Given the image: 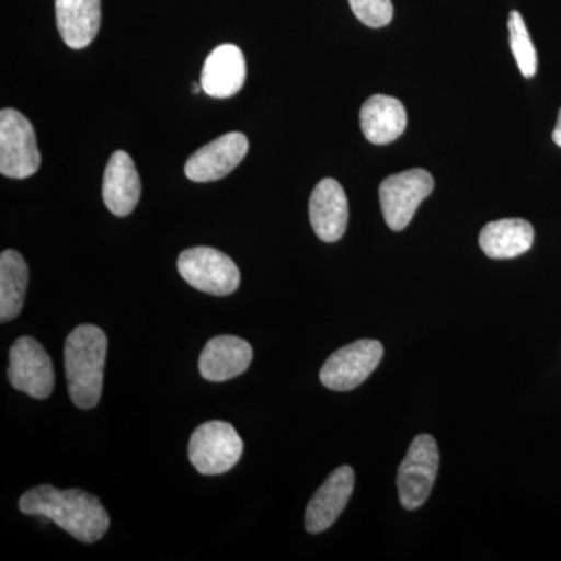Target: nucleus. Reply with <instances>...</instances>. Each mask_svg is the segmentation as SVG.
<instances>
[{
  "mask_svg": "<svg viewBox=\"0 0 561 561\" xmlns=\"http://www.w3.org/2000/svg\"><path fill=\"white\" fill-rule=\"evenodd\" d=\"M27 262L18 251L0 254V321L16 319L24 306L28 286Z\"/></svg>",
  "mask_w": 561,
  "mask_h": 561,
  "instance_id": "6ab92c4d",
  "label": "nucleus"
},
{
  "mask_svg": "<svg viewBox=\"0 0 561 561\" xmlns=\"http://www.w3.org/2000/svg\"><path fill=\"white\" fill-rule=\"evenodd\" d=\"M247 66L242 50L234 44H221L210 51L203 65V92L214 99H228L238 94L245 84Z\"/></svg>",
  "mask_w": 561,
  "mask_h": 561,
  "instance_id": "ddd939ff",
  "label": "nucleus"
},
{
  "mask_svg": "<svg viewBox=\"0 0 561 561\" xmlns=\"http://www.w3.org/2000/svg\"><path fill=\"white\" fill-rule=\"evenodd\" d=\"M139 173L130 154L117 150L111 154L103 175V202L117 217L131 214L140 198Z\"/></svg>",
  "mask_w": 561,
  "mask_h": 561,
  "instance_id": "2eb2a0df",
  "label": "nucleus"
},
{
  "mask_svg": "<svg viewBox=\"0 0 561 561\" xmlns=\"http://www.w3.org/2000/svg\"><path fill=\"white\" fill-rule=\"evenodd\" d=\"M348 198L342 184L324 179L317 184L309 201V219L320 241H341L348 227Z\"/></svg>",
  "mask_w": 561,
  "mask_h": 561,
  "instance_id": "9b49d317",
  "label": "nucleus"
},
{
  "mask_svg": "<svg viewBox=\"0 0 561 561\" xmlns=\"http://www.w3.org/2000/svg\"><path fill=\"white\" fill-rule=\"evenodd\" d=\"M434 186V179L424 169H412L383 180L379 186V201L390 230L408 228L421 202L430 197Z\"/></svg>",
  "mask_w": 561,
  "mask_h": 561,
  "instance_id": "0eeeda50",
  "label": "nucleus"
},
{
  "mask_svg": "<svg viewBox=\"0 0 561 561\" xmlns=\"http://www.w3.org/2000/svg\"><path fill=\"white\" fill-rule=\"evenodd\" d=\"M41 165L32 122L20 111L5 108L0 113V173L9 179L24 180L35 175Z\"/></svg>",
  "mask_w": 561,
  "mask_h": 561,
  "instance_id": "7ed1b4c3",
  "label": "nucleus"
},
{
  "mask_svg": "<svg viewBox=\"0 0 561 561\" xmlns=\"http://www.w3.org/2000/svg\"><path fill=\"white\" fill-rule=\"evenodd\" d=\"M534 227L523 219L490 221L479 234V245L491 260H513L534 245Z\"/></svg>",
  "mask_w": 561,
  "mask_h": 561,
  "instance_id": "a211bd4d",
  "label": "nucleus"
},
{
  "mask_svg": "<svg viewBox=\"0 0 561 561\" xmlns=\"http://www.w3.org/2000/svg\"><path fill=\"white\" fill-rule=\"evenodd\" d=\"M440 453L432 435H419L412 442L398 470L397 485L405 511H416L430 497L437 479Z\"/></svg>",
  "mask_w": 561,
  "mask_h": 561,
  "instance_id": "423d86ee",
  "label": "nucleus"
},
{
  "mask_svg": "<svg viewBox=\"0 0 561 561\" xmlns=\"http://www.w3.org/2000/svg\"><path fill=\"white\" fill-rule=\"evenodd\" d=\"M179 272L194 289L216 297L234 294L241 284V272L234 261L210 247L184 250L179 257Z\"/></svg>",
  "mask_w": 561,
  "mask_h": 561,
  "instance_id": "20e7f679",
  "label": "nucleus"
},
{
  "mask_svg": "<svg viewBox=\"0 0 561 561\" xmlns=\"http://www.w3.org/2000/svg\"><path fill=\"white\" fill-rule=\"evenodd\" d=\"M552 140L557 146L561 147V108L559 111V121H557L556 128H553Z\"/></svg>",
  "mask_w": 561,
  "mask_h": 561,
  "instance_id": "4be33fe9",
  "label": "nucleus"
},
{
  "mask_svg": "<svg viewBox=\"0 0 561 561\" xmlns=\"http://www.w3.org/2000/svg\"><path fill=\"white\" fill-rule=\"evenodd\" d=\"M383 346L378 341H357L331 354L320 371V381L328 389L350 391L370 378L381 364Z\"/></svg>",
  "mask_w": 561,
  "mask_h": 561,
  "instance_id": "6e6552de",
  "label": "nucleus"
},
{
  "mask_svg": "<svg viewBox=\"0 0 561 561\" xmlns=\"http://www.w3.org/2000/svg\"><path fill=\"white\" fill-rule=\"evenodd\" d=\"M57 25L70 49H84L98 36L102 22L101 0H55Z\"/></svg>",
  "mask_w": 561,
  "mask_h": 561,
  "instance_id": "dca6fc26",
  "label": "nucleus"
},
{
  "mask_svg": "<svg viewBox=\"0 0 561 561\" xmlns=\"http://www.w3.org/2000/svg\"><path fill=\"white\" fill-rule=\"evenodd\" d=\"M354 16L371 28H381L393 20L391 0H348Z\"/></svg>",
  "mask_w": 561,
  "mask_h": 561,
  "instance_id": "412c9836",
  "label": "nucleus"
},
{
  "mask_svg": "<svg viewBox=\"0 0 561 561\" xmlns=\"http://www.w3.org/2000/svg\"><path fill=\"white\" fill-rule=\"evenodd\" d=\"M108 341L94 324H81L70 332L65 345L66 378L70 400L79 409L99 404L103 389Z\"/></svg>",
  "mask_w": 561,
  "mask_h": 561,
  "instance_id": "f03ea898",
  "label": "nucleus"
},
{
  "mask_svg": "<svg viewBox=\"0 0 561 561\" xmlns=\"http://www.w3.org/2000/svg\"><path fill=\"white\" fill-rule=\"evenodd\" d=\"M354 479L353 468L346 465L331 472L306 508L305 524L309 534H321L337 522L353 494Z\"/></svg>",
  "mask_w": 561,
  "mask_h": 561,
  "instance_id": "f8f14e48",
  "label": "nucleus"
},
{
  "mask_svg": "<svg viewBox=\"0 0 561 561\" xmlns=\"http://www.w3.org/2000/svg\"><path fill=\"white\" fill-rule=\"evenodd\" d=\"M360 128L375 146H386L401 138L408 128V111L398 99L376 94L360 110Z\"/></svg>",
  "mask_w": 561,
  "mask_h": 561,
  "instance_id": "f3484780",
  "label": "nucleus"
},
{
  "mask_svg": "<svg viewBox=\"0 0 561 561\" xmlns=\"http://www.w3.org/2000/svg\"><path fill=\"white\" fill-rule=\"evenodd\" d=\"M242 453L241 435L225 421H208L191 435L190 460L202 474L217 476L230 471L241 460Z\"/></svg>",
  "mask_w": 561,
  "mask_h": 561,
  "instance_id": "39448f33",
  "label": "nucleus"
},
{
  "mask_svg": "<svg viewBox=\"0 0 561 561\" xmlns=\"http://www.w3.org/2000/svg\"><path fill=\"white\" fill-rule=\"evenodd\" d=\"M251 360L253 350L249 342L236 335H219L206 343L198 368L206 381L225 382L245 373Z\"/></svg>",
  "mask_w": 561,
  "mask_h": 561,
  "instance_id": "4468645a",
  "label": "nucleus"
},
{
  "mask_svg": "<svg viewBox=\"0 0 561 561\" xmlns=\"http://www.w3.org/2000/svg\"><path fill=\"white\" fill-rule=\"evenodd\" d=\"M508 35H511V49L516 65L526 79H531L538 69L537 49L531 43L526 22L519 11L513 10L508 16Z\"/></svg>",
  "mask_w": 561,
  "mask_h": 561,
  "instance_id": "aec40b11",
  "label": "nucleus"
},
{
  "mask_svg": "<svg viewBox=\"0 0 561 561\" xmlns=\"http://www.w3.org/2000/svg\"><path fill=\"white\" fill-rule=\"evenodd\" d=\"M247 151V136L239 131L228 133L195 151L184 165V173L195 183L219 181L241 164Z\"/></svg>",
  "mask_w": 561,
  "mask_h": 561,
  "instance_id": "9d476101",
  "label": "nucleus"
},
{
  "mask_svg": "<svg viewBox=\"0 0 561 561\" xmlns=\"http://www.w3.org/2000/svg\"><path fill=\"white\" fill-rule=\"evenodd\" d=\"M9 379L14 389L35 400H46L54 391V364L46 350L28 335L18 339L10 348Z\"/></svg>",
  "mask_w": 561,
  "mask_h": 561,
  "instance_id": "1a4fd4ad",
  "label": "nucleus"
},
{
  "mask_svg": "<svg viewBox=\"0 0 561 561\" xmlns=\"http://www.w3.org/2000/svg\"><path fill=\"white\" fill-rule=\"evenodd\" d=\"M20 511L60 526L81 542L101 540L110 527V515L99 497L83 490H58L39 485L22 494Z\"/></svg>",
  "mask_w": 561,
  "mask_h": 561,
  "instance_id": "f257e3e1",
  "label": "nucleus"
}]
</instances>
